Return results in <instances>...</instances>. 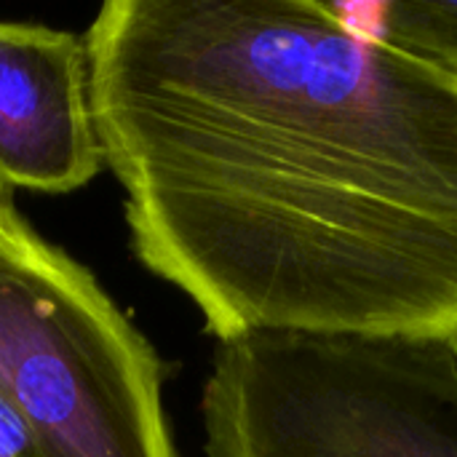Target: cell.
Instances as JSON below:
<instances>
[{"label": "cell", "mask_w": 457, "mask_h": 457, "mask_svg": "<svg viewBox=\"0 0 457 457\" xmlns=\"http://www.w3.org/2000/svg\"><path fill=\"white\" fill-rule=\"evenodd\" d=\"M137 260L220 343H457V80L319 0H107L83 35Z\"/></svg>", "instance_id": "1"}, {"label": "cell", "mask_w": 457, "mask_h": 457, "mask_svg": "<svg viewBox=\"0 0 457 457\" xmlns=\"http://www.w3.org/2000/svg\"><path fill=\"white\" fill-rule=\"evenodd\" d=\"M206 457H457V343L254 332L220 343Z\"/></svg>", "instance_id": "2"}, {"label": "cell", "mask_w": 457, "mask_h": 457, "mask_svg": "<svg viewBox=\"0 0 457 457\" xmlns=\"http://www.w3.org/2000/svg\"><path fill=\"white\" fill-rule=\"evenodd\" d=\"M161 388L150 340L0 193V399L51 457H179Z\"/></svg>", "instance_id": "3"}, {"label": "cell", "mask_w": 457, "mask_h": 457, "mask_svg": "<svg viewBox=\"0 0 457 457\" xmlns=\"http://www.w3.org/2000/svg\"><path fill=\"white\" fill-rule=\"evenodd\" d=\"M102 166L83 35L0 19V193H72Z\"/></svg>", "instance_id": "4"}, {"label": "cell", "mask_w": 457, "mask_h": 457, "mask_svg": "<svg viewBox=\"0 0 457 457\" xmlns=\"http://www.w3.org/2000/svg\"><path fill=\"white\" fill-rule=\"evenodd\" d=\"M343 11L361 29L457 80V0H383Z\"/></svg>", "instance_id": "5"}, {"label": "cell", "mask_w": 457, "mask_h": 457, "mask_svg": "<svg viewBox=\"0 0 457 457\" xmlns=\"http://www.w3.org/2000/svg\"><path fill=\"white\" fill-rule=\"evenodd\" d=\"M0 457H51L37 434L0 399Z\"/></svg>", "instance_id": "6"}]
</instances>
